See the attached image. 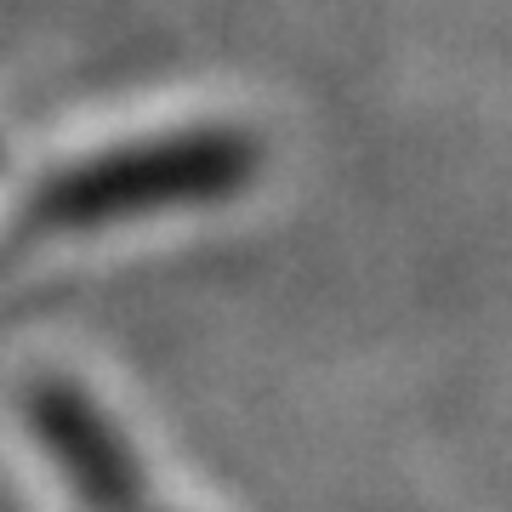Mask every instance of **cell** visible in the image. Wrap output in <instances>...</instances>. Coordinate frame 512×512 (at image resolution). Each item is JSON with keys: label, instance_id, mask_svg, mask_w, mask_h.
Instances as JSON below:
<instances>
[{"label": "cell", "instance_id": "obj_2", "mask_svg": "<svg viewBox=\"0 0 512 512\" xmlns=\"http://www.w3.org/2000/svg\"><path fill=\"white\" fill-rule=\"evenodd\" d=\"M18 410L80 512H183L154 501L148 461L137 456L131 433H120V421L97 404L92 387L46 370L23 382Z\"/></svg>", "mask_w": 512, "mask_h": 512}, {"label": "cell", "instance_id": "obj_1", "mask_svg": "<svg viewBox=\"0 0 512 512\" xmlns=\"http://www.w3.org/2000/svg\"><path fill=\"white\" fill-rule=\"evenodd\" d=\"M256 177H262V143L228 120L114 137L40 171L18 200V228L35 239L103 234L165 211L228 205Z\"/></svg>", "mask_w": 512, "mask_h": 512}]
</instances>
